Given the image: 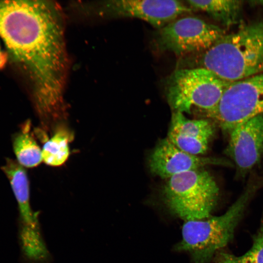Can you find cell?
Segmentation results:
<instances>
[{
  "label": "cell",
  "instance_id": "1",
  "mask_svg": "<svg viewBox=\"0 0 263 263\" xmlns=\"http://www.w3.org/2000/svg\"><path fill=\"white\" fill-rule=\"evenodd\" d=\"M189 67L203 68L230 83L263 72V21L225 34L204 52L192 55Z\"/></svg>",
  "mask_w": 263,
  "mask_h": 263
},
{
  "label": "cell",
  "instance_id": "2",
  "mask_svg": "<svg viewBox=\"0 0 263 263\" xmlns=\"http://www.w3.org/2000/svg\"><path fill=\"white\" fill-rule=\"evenodd\" d=\"M262 186L263 178L251 176L244 191L223 214L185 221L174 250L188 253L191 263H209L232 241L248 203Z\"/></svg>",
  "mask_w": 263,
  "mask_h": 263
},
{
  "label": "cell",
  "instance_id": "3",
  "mask_svg": "<svg viewBox=\"0 0 263 263\" xmlns=\"http://www.w3.org/2000/svg\"><path fill=\"white\" fill-rule=\"evenodd\" d=\"M163 204L169 213L185 221L211 216L219 197V188L207 171L198 169L167 179L161 191Z\"/></svg>",
  "mask_w": 263,
  "mask_h": 263
},
{
  "label": "cell",
  "instance_id": "4",
  "mask_svg": "<svg viewBox=\"0 0 263 263\" xmlns=\"http://www.w3.org/2000/svg\"><path fill=\"white\" fill-rule=\"evenodd\" d=\"M231 83L203 68H180L167 77L165 94L174 112L190 113L193 109L206 114L218 104Z\"/></svg>",
  "mask_w": 263,
  "mask_h": 263
},
{
  "label": "cell",
  "instance_id": "5",
  "mask_svg": "<svg viewBox=\"0 0 263 263\" xmlns=\"http://www.w3.org/2000/svg\"><path fill=\"white\" fill-rule=\"evenodd\" d=\"M207 115L228 132L237 125L263 115V72L231 83Z\"/></svg>",
  "mask_w": 263,
  "mask_h": 263
},
{
  "label": "cell",
  "instance_id": "6",
  "mask_svg": "<svg viewBox=\"0 0 263 263\" xmlns=\"http://www.w3.org/2000/svg\"><path fill=\"white\" fill-rule=\"evenodd\" d=\"M225 34L219 26L193 17L176 19L158 29L154 44L159 51L177 56L194 55L207 50Z\"/></svg>",
  "mask_w": 263,
  "mask_h": 263
},
{
  "label": "cell",
  "instance_id": "7",
  "mask_svg": "<svg viewBox=\"0 0 263 263\" xmlns=\"http://www.w3.org/2000/svg\"><path fill=\"white\" fill-rule=\"evenodd\" d=\"M229 133L225 153L235 164L237 176L244 178L263 154V115L237 125Z\"/></svg>",
  "mask_w": 263,
  "mask_h": 263
},
{
  "label": "cell",
  "instance_id": "8",
  "mask_svg": "<svg viewBox=\"0 0 263 263\" xmlns=\"http://www.w3.org/2000/svg\"><path fill=\"white\" fill-rule=\"evenodd\" d=\"M104 8L113 16L137 18L157 29L194 11L185 1L176 0H115L108 1Z\"/></svg>",
  "mask_w": 263,
  "mask_h": 263
},
{
  "label": "cell",
  "instance_id": "9",
  "mask_svg": "<svg viewBox=\"0 0 263 263\" xmlns=\"http://www.w3.org/2000/svg\"><path fill=\"white\" fill-rule=\"evenodd\" d=\"M227 164L223 159L203 157L186 152L167 137L158 142L149 159L150 171L165 179L180 173L203 169L207 166Z\"/></svg>",
  "mask_w": 263,
  "mask_h": 263
},
{
  "label": "cell",
  "instance_id": "10",
  "mask_svg": "<svg viewBox=\"0 0 263 263\" xmlns=\"http://www.w3.org/2000/svg\"><path fill=\"white\" fill-rule=\"evenodd\" d=\"M2 170L10 181L17 200L19 215V240L35 243L42 239L37 214L30 202V187L25 168L17 160L6 158Z\"/></svg>",
  "mask_w": 263,
  "mask_h": 263
},
{
  "label": "cell",
  "instance_id": "11",
  "mask_svg": "<svg viewBox=\"0 0 263 263\" xmlns=\"http://www.w3.org/2000/svg\"><path fill=\"white\" fill-rule=\"evenodd\" d=\"M215 132L206 119H191L184 113H172L167 138L181 150L196 155L204 154Z\"/></svg>",
  "mask_w": 263,
  "mask_h": 263
},
{
  "label": "cell",
  "instance_id": "12",
  "mask_svg": "<svg viewBox=\"0 0 263 263\" xmlns=\"http://www.w3.org/2000/svg\"><path fill=\"white\" fill-rule=\"evenodd\" d=\"M194 10L203 11L225 26L236 24L240 20L243 1L237 0H188Z\"/></svg>",
  "mask_w": 263,
  "mask_h": 263
},
{
  "label": "cell",
  "instance_id": "13",
  "mask_svg": "<svg viewBox=\"0 0 263 263\" xmlns=\"http://www.w3.org/2000/svg\"><path fill=\"white\" fill-rule=\"evenodd\" d=\"M53 136L46 140L41 149L42 161L52 167L64 164L70 155L69 143L74 137L65 123L57 126Z\"/></svg>",
  "mask_w": 263,
  "mask_h": 263
},
{
  "label": "cell",
  "instance_id": "14",
  "mask_svg": "<svg viewBox=\"0 0 263 263\" xmlns=\"http://www.w3.org/2000/svg\"><path fill=\"white\" fill-rule=\"evenodd\" d=\"M13 148L17 161L24 168H34L42 161L41 149L31 132V123L27 121L16 133Z\"/></svg>",
  "mask_w": 263,
  "mask_h": 263
},
{
  "label": "cell",
  "instance_id": "15",
  "mask_svg": "<svg viewBox=\"0 0 263 263\" xmlns=\"http://www.w3.org/2000/svg\"><path fill=\"white\" fill-rule=\"evenodd\" d=\"M213 260L215 263H255L249 251L241 256H236L221 250Z\"/></svg>",
  "mask_w": 263,
  "mask_h": 263
},
{
  "label": "cell",
  "instance_id": "16",
  "mask_svg": "<svg viewBox=\"0 0 263 263\" xmlns=\"http://www.w3.org/2000/svg\"><path fill=\"white\" fill-rule=\"evenodd\" d=\"M248 251L255 263H263V225L252 236V245Z\"/></svg>",
  "mask_w": 263,
  "mask_h": 263
},
{
  "label": "cell",
  "instance_id": "17",
  "mask_svg": "<svg viewBox=\"0 0 263 263\" xmlns=\"http://www.w3.org/2000/svg\"><path fill=\"white\" fill-rule=\"evenodd\" d=\"M258 2L260 4L263 5V0L259 1Z\"/></svg>",
  "mask_w": 263,
  "mask_h": 263
},
{
  "label": "cell",
  "instance_id": "18",
  "mask_svg": "<svg viewBox=\"0 0 263 263\" xmlns=\"http://www.w3.org/2000/svg\"></svg>",
  "mask_w": 263,
  "mask_h": 263
}]
</instances>
